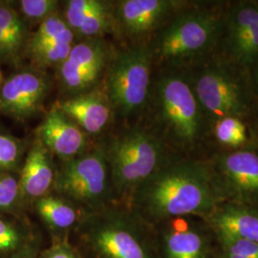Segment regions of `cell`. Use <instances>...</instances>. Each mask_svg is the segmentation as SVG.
Returning a JSON list of instances; mask_svg holds the SVG:
<instances>
[{
    "label": "cell",
    "mask_w": 258,
    "mask_h": 258,
    "mask_svg": "<svg viewBox=\"0 0 258 258\" xmlns=\"http://www.w3.org/2000/svg\"><path fill=\"white\" fill-rule=\"evenodd\" d=\"M131 200L143 221L157 225L176 217L205 218L225 202L207 158L188 156L170 158Z\"/></svg>",
    "instance_id": "obj_1"
},
{
    "label": "cell",
    "mask_w": 258,
    "mask_h": 258,
    "mask_svg": "<svg viewBox=\"0 0 258 258\" xmlns=\"http://www.w3.org/2000/svg\"><path fill=\"white\" fill-rule=\"evenodd\" d=\"M227 5L189 2L178 11L148 43L154 63L164 70L183 71L216 54Z\"/></svg>",
    "instance_id": "obj_2"
},
{
    "label": "cell",
    "mask_w": 258,
    "mask_h": 258,
    "mask_svg": "<svg viewBox=\"0 0 258 258\" xmlns=\"http://www.w3.org/2000/svg\"><path fill=\"white\" fill-rule=\"evenodd\" d=\"M151 96L164 141L188 157L206 158L211 148L210 124L185 75L164 70L152 85Z\"/></svg>",
    "instance_id": "obj_3"
},
{
    "label": "cell",
    "mask_w": 258,
    "mask_h": 258,
    "mask_svg": "<svg viewBox=\"0 0 258 258\" xmlns=\"http://www.w3.org/2000/svg\"><path fill=\"white\" fill-rule=\"evenodd\" d=\"M182 72L190 83L210 127L215 120L227 117L247 121L257 104L249 75L218 53Z\"/></svg>",
    "instance_id": "obj_4"
},
{
    "label": "cell",
    "mask_w": 258,
    "mask_h": 258,
    "mask_svg": "<svg viewBox=\"0 0 258 258\" xmlns=\"http://www.w3.org/2000/svg\"><path fill=\"white\" fill-rule=\"evenodd\" d=\"M103 150L113 190L122 198L132 199L139 187L170 159L164 139L144 128L122 133Z\"/></svg>",
    "instance_id": "obj_5"
},
{
    "label": "cell",
    "mask_w": 258,
    "mask_h": 258,
    "mask_svg": "<svg viewBox=\"0 0 258 258\" xmlns=\"http://www.w3.org/2000/svg\"><path fill=\"white\" fill-rule=\"evenodd\" d=\"M154 65L148 43H135L115 55L105 74L104 94L114 113L127 118L146 109L151 97Z\"/></svg>",
    "instance_id": "obj_6"
},
{
    "label": "cell",
    "mask_w": 258,
    "mask_h": 258,
    "mask_svg": "<svg viewBox=\"0 0 258 258\" xmlns=\"http://www.w3.org/2000/svg\"><path fill=\"white\" fill-rule=\"evenodd\" d=\"M134 212L102 209L84 221V239L101 258H156Z\"/></svg>",
    "instance_id": "obj_7"
},
{
    "label": "cell",
    "mask_w": 258,
    "mask_h": 258,
    "mask_svg": "<svg viewBox=\"0 0 258 258\" xmlns=\"http://www.w3.org/2000/svg\"><path fill=\"white\" fill-rule=\"evenodd\" d=\"M54 187L61 197L94 212L104 209L113 191L104 150H93L63 161Z\"/></svg>",
    "instance_id": "obj_8"
},
{
    "label": "cell",
    "mask_w": 258,
    "mask_h": 258,
    "mask_svg": "<svg viewBox=\"0 0 258 258\" xmlns=\"http://www.w3.org/2000/svg\"><path fill=\"white\" fill-rule=\"evenodd\" d=\"M206 158L225 202L258 207V146L215 150Z\"/></svg>",
    "instance_id": "obj_9"
},
{
    "label": "cell",
    "mask_w": 258,
    "mask_h": 258,
    "mask_svg": "<svg viewBox=\"0 0 258 258\" xmlns=\"http://www.w3.org/2000/svg\"><path fill=\"white\" fill-rule=\"evenodd\" d=\"M217 53L249 75L258 59V0L228 2Z\"/></svg>",
    "instance_id": "obj_10"
},
{
    "label": "cell",
    "mask_w": 258,
    "mask_h": 258,
    "mask_svg": "<svg viewBox=\"0 0 258 258\" xmlns=\"http://www.w3.org/2000/svg\"><path fill=\"white\" fill-rule=\"evenodd\" d=\"M110 49L102 38L75 43L64 61L56 68L59 84L70 97L94 90L106 72Z\"/></svg>",
    "instance_id": "obj_11"
},
{
    "label": "cell",
    "mask_w": 258,
    "mask_h": 258,
    "mask_svg": "<svg viewBox=\"0 0 258 258\" xmlns=\"http://www.w3.org/2000/svg\"><path fill=\"white\" fill-rule=\"evenodd\" d=\"M158 225L162 258H216L214 232L202 217H176Z\"/></svg>",
    "instance_id": "obj_12"
},
{
    "label": "cell",
    "mask_w": 258,
    "mask_h": 258,
    "mask_svg": "<svg viewBox=\"0 0 258 258\" xmlns=\"http://www.w3.org/2000/svg\"><path fill=\"white\" fill-rule=\"evenodd\" d=\"M50 89V79L41 69L20 70L0 86V114L28 120L42 110Z\"/></svg>",
    "instance_id": "obj_13"
},
{
    "label": "cell",
    "mask_w": 258,
    "mask_h": 258,
    "mask_svg": "<svg viewBox=\"0 0 258 258\" xmlns=\"http://www.w3.org/2000/svg\"><path fill=\"white\" fill-rule=\"evenodd\" d=\"M189 2L179 0H122L114 4L117 30L133 40L154 35Z\"/></svg>",
    "instance_id": "obj_14"
},
{
    "label": "cell",
    "mask_w": 258,
    "mask_h": 258,
    "mask_svg": "<svg viewBox=\"0 0 258 258\" xmlns=\"http://www.w3.org/2000/svg\"><path fill=\"white\" fill-rule=\"evenodd\" d=\"M63 18L76 37L99 39L117 32L114 4L103 0H69Z\"/></svg>",
    "instance_id": "obj_15"
},
{
    "label": "cell",
    "mask_w": 258,
    "mask_h": 258,
    "mask_svg": "<svg viewBox=\"0 0 258 258\" xmlns=\"http://www.w3.org/2000/svg\"><path fill=\"white\" fill-rule=\"evenodd\" d=\"M37 140L55 156L67 161L85 153L87 135L73 120L54 106L37 129Z\"/></svg>",
    "instance_id": "obj_16"
},
{
    "label": "cell",
    "mask_w": 258,
    "mask_h": 258,
    "mask_svg": "<svg viewBox=\"0 0 258 258\" xmlns=\"http://www.w3.org/2000/svg\"><path fill=\"white\" fill-rule=\"evenodd\" d=\"M55 106L90 136L103 132L114 114L105 94L96 90L69 97Z\"/></svg>",
    "instance_id": "obj_17"
},
{
    "label": "cell",
    "mask_w": 258,
    "mask_h": 258,
    "mask_svg": "<svg viewBox=\"0 0 258 258\" xmlns=\"http://www.w3.org/2000/svg\"><path fill=\"white\" fill-rule=\"evenodd\" d=\"M55 166L51 152L37 140L30 148L19 176V187L23 200L37 201L48 195L55 184Z\"/></svg>",
    "instance_id": "obj_18"
},
{
    "label": "cell",
    "mask_w": 258,
    "mask_h": 258,
    "mask_svg": "<svg viewBox=\"0 0 258 258\" xmlns=\"http://www.w3.org/2000/svg\"><path fill=\"white\" fill-rule=\"evenodd\" d=\"M215 232L258 243V207L223 202L204 218Z\"/></svg>",
    "instance_id": "obj_19"
},
{
    "label": "cell",
    "mask_w": 258,
    "mask_h": 258,
    "mask_svg": "<svg viewBox=\"0 0 258 258\" xmlns=\"http://www.w3.org/2000/svg\"><path fill=\"white\" fill-rule=\"evenodd\" d=\"M29 38L27 22L18 10L0 2V61L18 64L25 55Z\"/></svg>",
    "instance_id": "obj_20"
},
{
    "label": "cell",
    "mask_w": 258,
    "mask_h": 258,
    "mask_svg": "<svg viewBox=\"0 0 258 258\" xmlns=\"http://www.w3.org/2000/svg\"><path fill=\"white\" fill-rule=\"evenodd\" d=\"M73 204L61 196L48 194L36 201V210L49 228L66 231L81 221L80 212Z\"/></svg>",
    "instance_id": "obj_21"
},
{
    "label": "cell",
    "mask_w": 258,
    "mask_h": 258,
    "mask_svg": "<svg viewBox=\"0 0 258 258\" xmlns=\"http://www.w3.org/2000/svg\"><path fill=\"white\" fill-rule=\"evenodd\" d=\"M252 143L249 126L245 120L227 117L212 122L210 127V146L217 150H234Z\"/></svg>",
    "instance_id": "obj_22"
},
{
    "label": "cell",
    "mask_w": 258,
    "mask_h": 258,
    "mask_svg": "<svg viewBox=\"0 0 258 258\" xmlns=\"http://www.w3.org/2000/svg\"><path fill=\"white\" fill-rule=\"evenodd\" d=\"M74 32L69 27L62 15L55 13L43 20L37 31L30 36L27 47L38 46L49 43L75 44Z\"/></svg>",
    "instance_id": "obj_23"
},
{
    "label": "cell",
    "mask_w": 258,
    "mask_h": 258,
    "mask_svg": "<svg viewBox=\"0 0 258 258\" xmlns=\"http://www.w3.org/2000/svg\"><path fill=\"white\" fill-rule=\"evenodd\" d=\"M214 232L216 258H258V243Z\"/></svg>",
    "instance_id": "obj_24"
},
{
    "label": "cell",
    "mask_w": 258,
    "mask_h": 258,
    "mask_svg": "<svg viewBox=\"0 0 258 258\" xmlns=\"http://www.w3.org/2000/svg\"><path fill=\"white\" fill-rule=\"evenodd\" d=\"M73 45L74 44L49 43L38 46L27 47L25 55L31 58L38 69L42 70V68L46 67L57 68L67 58Z\"/></svg>",
    "instance_id": "obj_25"
},
{
    "label": "cell",
    "mask_w": 258,
    "mask_h": 258,
    "mask_svg": "<svg viewBox=\"0 0 258 258\" xmlns=\"http://www.w3.org/2000/svg\"><path fill=\"white\" fill-rule=\"evenodd\" d=\"M25 142L0 132V174L14 173L21 166L25 154Z\"/></svg>",
    "instance_id": "obj_26"
},
{
    "label": "cell",
    "mask_w": 258,
    "mask_h": 258,
    "mask_svg": "<svg viewBox=\"0 0 258 258\" xmlns=\"http://www.w3.org/2000/svg\"><path fill=\"white\" fill-rule=\"evenodd\" d=\"M20 16L27 22L39 24L54 15L59 5L56 0H21L17 2Z\"/></svg>",
    "instance_id": "obj_27"
},
{
    "label": "cell",
    "mask_w": 258,
    "mask_h": 258,
    "mask_svg": "<svg viewBox=\"0 0 258 258\" xmlns=\"http://www.w3.org/2000/svg\"><path fill=\"white\" fill-rule=\"evenodd\" d=\"M26 244L24 233L19 226L0 216V253L13 254Z\"/></svg>",
    "instance_id": "obj_28"
},
{
    "label": "cell",
    "mask_w": 258,
    "mask_h": 258,
    "mask_svg": "<svg viewBox=\"0 0 258 258\" xmlns=\"http://www.w3.org/2000/svg\"><path fill=\"white\" fill-rule=\"evenodd\" d=\"M22 200L19 178L13 173L0 174V212L16 210Z\"/></svg>",
    "instance_id": "obj_29"
},
{
    "label": "cell",
    "mask_w": 258,
    "mask_h": 258,
    "mask_svg": "<svg viewBox=\"0 0 258 258\" xmlns=\"http://www.w3.org/2000/svg\"><path fill=\"white\" fill-rule=\"evenodd\" d=\"M37 258H80V255L67 238H65L55 243Z\"/></svg>",
    "instance_id": "obj_30"
},
{
    "label": "cell",
    "mask_w": 258,
    "mask_h": 258,
    "mask_svg": "<svg viewBox=\"0 0 258 258\" xmlns=\"http://www.w3.org/2000/svg\"><path fill=\"white\" fill-rule=\"evenodd\" d=\"M37 248L35 243H27L23 248L11 254L9 258H37Z\"/></svg>",
    "instance_id": "obj_31"
},
{
    "label": "cell",
    "mask_w": 258,
    "mask_h": 258,
    "mask_svg": "<svg viewBox=\"0 0 258 258\" xmlns=\"http://www.w3.org/2000/svg\"><path fill=\"white\" fill-rule=\"evenodd\" d=\"M246 122L249 126L252 142L258 146V102L254 110L251 113L250 117Z\"/></svg>",
    "instance_id": "obj_32"
},
{
    "label": "cell",
    "mask_w": 258,
    "mask_h": 258,
    "mask_svg": "<svg viewBox=\"0 0 258 258\" xmlns=\"http://www.w3.org/2000/svg\"><path fill=\"white\" fill-rule=\"evenodd\" d=\"M249 77L252 89H253V91H254L256 97L258 98V59L254 65L252 66V68L250 69Z\"/></svg>",
    "instance_id": "obj_33"
},
{
    "label": "cell",
    "mask_w": 258,
    "mask_h": 258,
    "mask_svg": "<svg viewBox=\"0 0 258 258\" xmlns=\"http://www.w3.org/2000/svg\"><path fill=\"white\" fill-rule=\"evenodd\" d=\"M4 83V79H3V75H2V72L0 71V86L2 85V83Z\"/></svg>",
    "instance_id": "obj_34"
}]
</instances>
